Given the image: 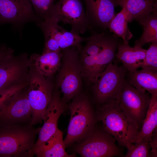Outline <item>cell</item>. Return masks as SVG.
Returning a JSON list of instances; mask_svg holds the SVG:
<instances>
[{
  "instance_id": "cell-7",
  "label": "cell",
  "mask_w": 157,
  "mask_h": 157,
  "mask_svg": "<svg viewBox=\"0 0 157 157\" xmlns=\"http://www.w3.org/2000/svg\"><path fill=\"white\" fill-rule=\"evenodd\" d=\"M116 140L103 129L95 126L82 140L78 142L75 151L83 157L122 156Z\"/></svg>"
},
{
  "instance_id": "cell-9",
  "label": "cell",
  "mask_w": 157,
  "mask_h": 157,
  "mask_svg": "<svg viewBox=\"0 0 157 157\" xmlns=\"http://www.w3.org/2000/svg\"><path fill=\"white\" fill-rule=\"evenodd\" d=\"M149 93L137 90L125 79L117 100L123 112L139 130L149 105L151 96Z\"/></svg>"
},
{
  "instance_id": "cell-16",
  "label": "cell",
  "mask_w": 157,
  "mask_h": 157,
  "mask_svg": "<svg viewBox=\"0 0 157 157\" xmlns=\"http://www.w3.org/2000/svg\"><path fill=\"white\" fill-rule=\"evenodd\" d=\"M36 25L42 32L51 35L58 43L61 50L71 47H75L80 50L81 44L86 41L87 37L66 31L58 24V23L50 18H47Z\"/></svg>"
},
{
  "instance_id": "cell-26",
  "label": "cell",
  "mask_w": 157,
  "mask_h": 157,
  "mask_svg": "<svg viewBox=\"0 0 157 157\" xmlns=\"http://www.w3.org/2000/svg\"><path fill=\"white\" fill-rule=\"evenodd\" d=\"M141 68L157 71V42H151L150 47L146 50Z\"/></svg>"
},
{
  "instance_id": "cell-3",
  "label": "cell",
  "mask_w": 157,
  "mask_h": 157,
  "mask_svg": "<svg viewBox=\"0 0 157 157\" xmlns=\"http://www.w3.org/2000/svg\"><path fill=\"white\" fill-rule=\"evenodd\" d=\"M18 124L0 128V157H32L36 135L40 128Z\"/></svg>"
},
{
  "instance_id": "cell-15",
  "label": "cell",
  "mask_w": 157,
  "mask_h": 157,
  "mask_svg": "<svg viewBox=\"0 0 157 157\" xmlns=\"http://www.w3.org/2000/svg\"><path fill=\"white\" fill-rule=\"evenodd\" d=\"M66 106V104L60 97L59 91L56 90L53 92L51 100L47 108L43 120L44 124L40 128L38 138L34 147L41 145L55 133L58 129L59 119Z\"/></svg>"
},
{
  "instance_id": "cell-5",
  "label": "cell",
  "mask_w": 157,
  "mask_h": 157,
  "mask_svg": "<svg viewBox=\"0 0 157 157\" xmlns=\"http://www.w3.org/2000/svg\"><path fill=\"white\" fill-rule=\"evenodd\" d=\"M80 50L71 47L61 50V65L56 76V84L63 93L65 103L80 93L82 86Z\"/></svg>"
},
{
  "instance_id": "cell-12",
  "label": "cell",
  "mask_w": 157,
  "mask_h": 157,
  "mask_svg": "<svg viewBox=\"0 0 157 157\" xmlns=\"http://www.w3.org/2000/svg\"><path fill=\"white\" fill-rule=\"evenodd\" d=\"M43 21L35 13L30 0H0V25L9 23L20 29L27 22Z\"/></svg>"
},
{
  "instance_id": "cell-25",
  "label": "cell",
  "mask_w": 157,
  "mask_h": 157,
  "mask_svg": "<svg viewBox=\"0 0 157 157\" xmlns=\"http://www.w3.org/2000/svg\"><path fill=\"white\" fill-rule=\"evenodd\" d=\"M126 147L127 151L125 157H149L151 147L149 141L147 139H142L128 145Z\"/></svg>"
},
{
  "instance_id": "cell-21",
  "label": "cell",
  "mask_w": 157,
  "mask_h": 157,
  "mask_svg": "<svg viewBox=\"0 0 157 157\" xmlns=\"http://www.w3.org/2000/svg\"><path fill=\"white\" fill-rule=\"evenodd\" d=\"M129 83L137 90L147 91L151 97H157V71L142 68L129 73Z\"/></svg>"
},
{
  "instance_id": "cell-30",
  "label": "cell",
  "mask_w": 157,
  "mask_h": 157,
  "mask_svg": "<svg viewBox=\"0 0 157 157\" xmlns=\"http://www.w3.org/2000/svg\"><path fill=\"white\" fill-rule=\"evenodd\" d=\"M13 50L3 45L0 48V61L13 55Z\"/></svg>"
},
{
  "instance_id": "cell-11",
  "label": "cell",
  "mask_w": 157,
  "mask_h": 157,
  "mask_svg": "<svg viewBox=\"0 0 157 157\" xmlns=\"http://www.w3.org/2000/svg\"><path fill=\"white\" fill-rule=\"evenodd\" d=\"M30 61L26 53L13 55L0 61V90L29 83Z\"/></svg>"
},
{
  "instance_id": "cell-18",
  "label": "cell",
  "mask_w": 157,
  "mask_h": 157,
  "mask_svg": "<svg viewBox=\"0 0 157 157\" xmlns=\"http://www.w3.org/2000/svg\"><path fill=\"white\" fill-rule=\"evenodd\" d=\"M61 56V51L43 52L41 54H33L29 58L30 67L45 77L51 76L60 68Z\"/></svg>"
},
{
  "instance_id": "cell-20",
  "label": "cell",
  "mask_w": 157,
  "mask_h": 157,
  "mask_svg": "<svg viewBox=\"0 0 157 157\" xmlns=\"http://www.w3.org/2000/svg\"><path fill=\"white\" fill-rule=\"evenodd\" d=\"M66 146L63 133L58 129L47 140L39 147H33L34 155L38 157H73L75 154H69L65 150Z\"/></svg>"
},
{
  "instance_id": "cell-17",
  "label": "cell",
  "mask_w": 157,
  "mask_h": 157,
  "mask_svg": "<svg viewBox=\"0 0 157 157\" xmlns=\"http://www.w3.org/2000/svg\"><path fill=\"white\" fill-rule=\"evenodd\" d=\"M116 6L124 9L129 22L133 20L141 25L143 20L157 10V0H114Z\"/></svg>"
},
{
  "instance_id": "cell-1",
  "label": "cell",
  "mask_w": 157,
  "mask_h": 157,
  "mask_svg": "<svg viewBox=\"0 0 157 157\" xmlns=\"http://www.w3.org/2000/svg\"><path fill=\"white\" fill-rule=\"evenodd\" d=\"M85 45L80 51L82 76L94 84L107 65L114 61L122 40L107 30L90 31Z\"/></svg>"
},
{
  "instance_id": "cell-24",
  "label": "cell",
  "mask_w": 157,
  "mask_h": 157,
  "mask_svg": "<svg viewBox=\"0 0 157 157\" xmlns=\"http://www.w3.org/2000/svg\"><path fill=\"white\" fill-rule=\"evenodd\" d=\"M128 19L123 8L115 15L110 22L108 29L110 32L119 38L123 43L128 44L129 40L133 37V34L128 28Z\"/></svg>"
},
{
  "instance_id": "cell-14",
  "label": "cell",
  "mask_w": 157,
  "mask_h": 157,
  "mask_svg": "<svg viewBox=\"0 0 157 157\" xmlns=\"http://www.w3.org/2000/svg\"><path fill=\"white\" fill-rule=\"evenodd\" d=\"M89 31H104L115 16L114 0H83Z\"/></svg>"
},
{
  "instance_id": "cell-27",
  "label": "cell",
  "mask_w": 157,
  "mask_h": 157,
  "mask_svg": "<svg viewBox=\"0 0 157 157\" xmlns=\"http://www.w3.org/2000/svg\"><path fill=\"white\" fill-rule=\"evenodd\" d=\"M54 0H30L36 14L44 20L48 16Z\"/></svg>"
},
{
  "instance_id": "cell-23",
  "label": "cell",
  "mask_w": 157,
  "mask_h": 157,
  "mask_svg": "<svg viewBox=\"0 0 157 157\" xmlns=\"http://www.w3.org/2000/svg\"><path fill=\"white\" fill-rule=\"evenodd\" d=\"M141 25L143 29L140 38L135 42V46L142 47L146 44L157 42V10L145 18Z\"/></svg>"
},
{
  "instance_id": "cell-2",
  "label": "cell",
  "mask_w": 157,
  "mask_h": 157,
  "mask_svg": "<svg viewBox=\"0 0 157 157\" xmlns=\"http://www.w3.org/2000/svg\"><path fill=\"white\" fill-rule=\"evenodd\" d=\"M96 114L103 130L114 138L119 146L126 147L136 142L140 130L123 112L117 100L99 106Z\"/></svg>"
},
{
  "instance_id": "cell-28",
  "label": "cell",
  "mask_w": 157,
  "mask_h": 157,
  "mask_svg": "<svg viewBox=\"0 0 157 157\" xmlns=\"http://www.w3.org/2000/svg\"><path fill=\"white\" fill-rule=\"evenodd\" d=\"M29 84L22 83L0 90V108L11 97L24 90Z\"/></svg>"
},
{
  "instance_id": "cell-29",
  "label": "cell",
  "mask_w": 157,
  "mask_h": 157,
  "mask_svg": "<svg viewBox=\"0 0 157 157\" xmlns=\"http://www.w3.org/2000/svg\"><path fill=\"white\" fill-rule=\"evenodd\" d=\"M157 129L154 131L152 139L149 142V144L151 150L149 153V157H157Z\"/></svg>"
},
{
  "instance_id": "cell-19",
  "label": "cell",
  "mask_w": 157,
  "mask_h": 157,
  "mask_svg": "<svg viewBox=\"0 0 157 157\" xmlns=\"http://www.w3.org/2000/svg\"><path fill=\"white\" fill-rule=\"evenodd\" d=\"M146 50L135 46L132 47L122 42L118 45L115 58L122 63L129 73H131L141 67Z\"/></svg>"
},
{
  "instance_id": "cell-8",
  "label": "cell",
  "mask_w": 157,
  "mask_h": 157,
  "mask_svg": "<svg viewBox=\"0 0 157 157\" xmlns=\"http://www.w3.org/2000/svg\"><path fill=\"white\" fill-rule=\"evenodd\" d=\"M28 98L32 109L30 125L41 123L53 94V86L45 77L30 67Z\"/></svg>"
},
{
  "instance_id": "cell-4",
  "label": "cell",
  "mask_w": 157,
  "mask_h": 157,
  "mask_svg": "<svg viewBox=\"0 0 157 157\" xmlns=\"http://www.w3.org/2000/svg\"><path fill=\"white\" fill-rule=\"evenodd\" d=\"M72 100L68 106L70 118L64 140L66 147L83 139L97 121L96 112L87 96L80 93Z\"/></svg>"
},
{
  "instance_id": "cell-6",
  "label": "cell",
  "mask_w": 157,
  "mask_h": 157,
  "mask_svg": "<svg viewBox=\"0 0 157 157\" xmlns=\"http://www.w3.org/2000/svg\"><path fill=\"white\" fill-rule=\"evenodd\" d=\"M127 72L123 65L119 66L116 62H112L100 74L92 87L94 100L99 106L118 99Z\"/></svg>"
},
{
  "instance_id": "cell-22",
  "label": "cell",
  "mask_w": 157,
  "mask_h": 157,
  "mask_svg": "<svg viewBox=\"0 0 157 157\" xmlns=\"http://www.w3.org/2000/svg\"><path fill=\"white\" fill-rule=\"evenodd\" d=\"M157 126V97L151 98L149 105L136 141L142 139L151 140L154 131Z\"/></svg>"
},
{
  "instance_id": "cell-10",
  "label": "cell",
  "mask_w": 157,
  "mask_h": 157,
  "mask_svg": "<svg viewBox=\"0 0 157 157\" xmlns=\"http://www.w3.org/2000/svg\"><path fill=\"white\" fill-rule=\"evenodd\" d=\"M48 17L58 23L61 22L64 24L70 25L71 31L77 34H84L89 30L81 0H59L51 7L46 18Z\"/></svg>"
},
{
  "instance_id": "cell-31",
  "label": "cell",
  "mask_w": 157,
  "mask_h": 157,
  "mask_svg": "<svg viewBox=\"0 0 157 157\" xmlns=\"http://www.w3.org/2000/svg\"><path fill=\"white\" fill-rule=\"evenodd\" d=\"M1 47V46L0 47V48Z\"/></svg>"
},
{
  "instance_id": "cell-13",
  "label": "cell",
  "mask_w": 157,
  "mask_h": 157,
  "mask_svg": "<svg viewBox=\"0 0 157 157\" xmlns=\"http://www.w3.org/2000/svg\"><path fill=\"white\" fill-rule=\"evenodd\" d=\"M23 90L13 96L0 108L2 126L17 124L29 119L31 121L32 109L27 91Z\"/></svg>"
}]
</instances>
